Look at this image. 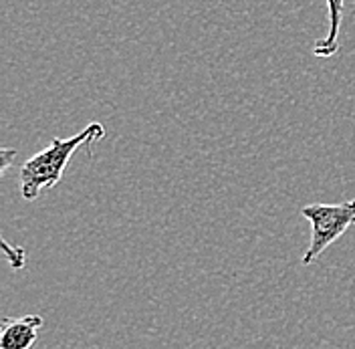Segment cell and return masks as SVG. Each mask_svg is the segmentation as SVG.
<instances>
[{"label": "cell", "mask_w": 355, "mask_h": 349, "mask_svg": "<svg viewBox=\"0 0 355 349\" xmlns=\"http://www.w3.org/2000/svg\"><path fill=\"white\" fill-rule=\"evenodd\" d=\"M105 135V128L97 121H91L85 130L79 133L61 139V137H53V142L41 150L39 153L31 155L21 166V194L24 200L33 202L37 200L41 190L44 188H53L61 182V178L65 174L67 164L71 160V155L77 152L81 146H89L99 142Z\"/></svg>", "instance_id": "1"}, {"label": "cell", "mask_w": 355, "mask_h": 349, "mask_svg": "<svg viewBox=\"0 0 355 349\" xmlns=\"http://www.w3.org/2000/svg\"><path fill=\"white\" fill-rule=\"evenodd\" d=\"M301 214L311 224V242L301 259L305 266H309L335 240L355 226V198L341 204H307L301 208Z\"/></svg>", "instance_id": "2"}, {"label": "cell", "mask_w": 355, "mask_h": 349, "mask_svg": "<svg viewBox=\"0 0 355 349\" xmlns=\"http://www.w3.org/2000/svg\"><path fill=\"white\" fill-rule=\"evenodd\" d=\"M2 250L6 255V259L10 262L12 269H22L24 262H26V250L22 246H10L6 240L2 239Z\"/></svg>", "instance_id": "5"}, {"label": "cell", "mask_w": 355, "mask_h": 349, "mask_svg": "<svg viewBox=\"0 0 355 349\" xmlns=\"http://www.w3.org/2000/svg\"><path fill=\"white\" fill-rule=\"evenodd\" d=\"M43 325L41 315H22L19 319L4 317L0 327V349H33Z\"/></svg>", "instance_id": "3"}, {"label": "cell", "mask_w": 355, "mask_h": 349, "mask_svg": "<svg viewBox=\"0 0 355 349\" xmlns=\"http://www.w3.org/2000/svg\"><path fill=\"white\" fill-rule=\"evenodd\" d=\"M329 10V31L323 39H317L313 44V55L319 59H331L339 51V28L343 21V0H325Z\"/></svg>", "instance_id": "4"}, {"label": "cell", "mask_w": 355, "mask_h": 349, "mask_svg": "<svg viewBox=\"0 0 355 349\" xmlns=\"http://www.w3.org/2000/svg\"><path fill=\"white\" fill-rule=\"evenodd\" d=\"M17 155H19L17 150H8V148L0 150V176L6 174V170L17 162Z\"/></svg>", "instance_id": "6"}]
</instances>
